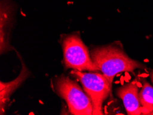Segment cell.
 <instances>
[{
  "label": "cell",
  "instance_id": "1",
  "mask_svg": "<svg viewBox=\"0 0 153 115\" xmlns=\"http://www.w3.org/2000/svg\"><path fill=\"white\" fill-rule=\"evenodd\" d=\"M91 59L111 84L120 72H133L143 68V63L130 58L121 48L115 46H98L91 49Z\"/></svg>",
  "mask_w": 153,
  "mask_h": 115
},
{
  "label": "cell",
  "instance_id": "2",
  "mask_svg": "<svg viewBox=\"0 0 153 115\" xmlns=\"http://www.w3.org/2000/svg\"><path fill=\"white\" fill-rule=\"evenodd\" d=\"M56 92L65 101L69 112L74 115H93L91 101L77 82L61 75L54 82Z\"/></svg>",
  "mask_w": 153,
  "mask_h": 115
},
{
  "label": "cell",
  "instance_id": "3",
  "mask_svg": "<svg viewBox=\"0 0 153 115\" xmlns=\"http://www.w3.org/2000/svg\"><path fill=\"white\" fill-rule=\"evenodd\" d=\"M64 65L66 69L98 72L91 59L89 49L77 33L65 35L62 39Z\"/></svg>",
  "mask_w": 153,
  "mask_h": 115
},
{
  "label": "cell",
  "instance_id": "4",
  "mask_svg": "<svg viewBox=\"0 0 153 115\" xmlns=\"http://www.w3.org/2000/svg\"><path fill=\"white\" fill-rule=\"evenodd\" d=\"M71 73L80 81L85 92L91 99L93 114H103V103L111 95L112 84L102 73L85 72L77 70H73Z\"/></svg>",
  "mask_w": 153,
  "mask_h": 115
},
{
  "label": "cell",
  "instance_id": "5",
  "mask_svg": "<svg viewBox=\"0 0 153 115\" xmlns=\"http://www.w3.org/2000/svg\"><path fill=\"white\" fill-rule=\"evenodd\" d=\"M117 95L122 100L123 104L128 115H140L141 114V105L139 98V88L137 81L126 83L118 88Z\"/></svg>",
  "mask_w": 153,
  "mask_h": 115
},
{
  "label": "cell",
  "instance_id": "6",
  "mask_svg": "<svg viewBox=\"0 0 153 115\" xmlns=\"http://www.w3.org/2000/svg\"><path fill=\"white\" fill-rule=\"evenodd\" d=\"M20 61L22 62V70L17 78L10 82H3L0 83V113L4 114L5 113L7 105L10 102V96L15 90H17L22 83L28 78L31 74L20 55H19Z\"/></svg>",
  "mask_w": 153,
  "mask_h": 115
},
{
  "label": "cell",
  "instance_id": "7",
  "mask_svg": "<svg viewBox=\"0 0 153 115\" xmlns=\"http://www.w3.org/2000/svg\"><path fill=\"white\" fill-rule=\"evenodd\" d=\"M14 8L8 0H1L0 10V41L1 54L12 50L9 44V31L12 26Z\"/></svg>",
  "mask_w": 153,
  "mask_h": 115
},
{
  "label": "cell",
  "instance_id": "8",
  "mask_svg": "<svg viewBox=\"0 0 153 115\" xmlns=\"http://www.w3.org/2000/svg\"><path fill=\"white\" fill-rule=\"evenodd\" d=\"M141 114L148 115L153 111V87L147 81H143L142 88L139 93Z\"/></svg>",
  "mask_w": 153,
  "mask_h": 115
},
{
  "label": "cell",
  "instance_id": "9",
  "mask_svg": "<svg viewBox=\"0 0 153 115\" xmlns=\"http://www.w3.org/2000/svg\"><path fill=\"white\" fill-rule=\"evenodd\" d=\"M150 79H151V81L153 83V70H152L151 72H150Z\"/></svg>",
  "mask_w": 153,
  "mask_h": 115
},
{
  "label": "cell",
  "instance_id": "10",
  "mask_svg": "<svg viewBox=\"0 0 153 115\" xmlns=\"http://www.w3.org/2000/svg\"><path fill=\"white\" fill-rule=\"evenodd\" d=\"M149 114H150V115H153V111H152V112H150V113Z\"/></svg>",
  "mask_w": 153,
  "mask_h": 115
}]
</instances>
